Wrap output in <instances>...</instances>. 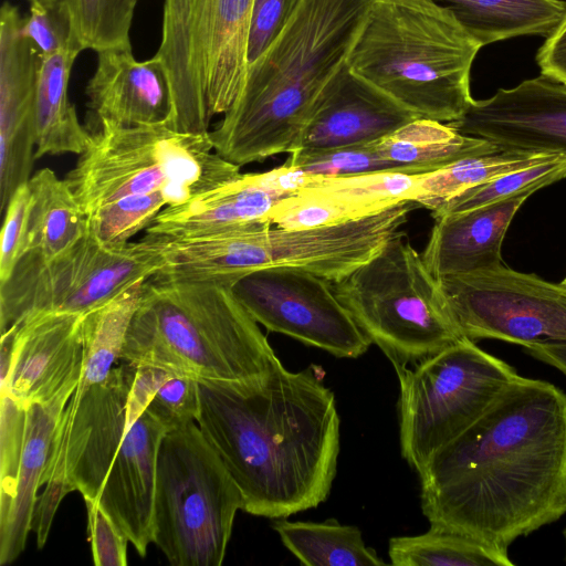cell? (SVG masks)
<instances>
[{
  "mask_svg": "<svg viewBox=\"0 0 566 566\" xmlns=\"http://www.w3.org/2000/svg\"><path fill=\"white\" fill-rule=\"evenodd\" d=\"M374 0H302L253 63L209 137L214 151L242 167L296 150L315 99L347 61Z\"/></svg>",
  "mask_w": 566,
  "mask_h": 566,
  "instance_id": "3",
  "label": "cell"
},
{
  "mask_svg": "<svg viewBox=\"0 0 566 566\" xmlns=\"http://www.w3.org/2000/svg\"><path fill=\"white\" fill-rule=\"evenodd\" d=\"M380 156L409 175L424 174L460 159L499 151L483 138L461 134L447 123L416 118L375 142Z\"/></svg>",
  "mask_w": 566,
  "mask_h": 566,
  "instance_id": "27",
  "label": "cell"
},
{
  "mask_svg": "<svg viewBox=\"0 0 566 566\" xmlns=\"http://www.w3.org/2000/svg\"><path fill=\"white\" fill-rule=\"evenodd\" d=\"M533 192L436 218L422 260L436 277L470 274L503 263L501 248L506 231Z\"/></svg>",
  "mask_w": 566,
  "mask_h": 566,
  "instance_id": "22",
  "label": "cell"
},
{
  "mask_svg": "<svg viewBox=\"0 0 566 566\" xmlns=\"http://www.w3.org/2000/svg\"><path fill=\"white\" fill-rule=\"evenodd\" d=\"M242 495L197 422L165 433L153 543L174 566H220Z\"/></svg>",
  "mask_w": 566,
  "mask_h": 566,
  "instance_id": "9",
  "label": "cell"
},
{
  "mask_svg": "<svg viewBox=\"0 0 566 566\" xmlns=\"http://www.w3.org/2000/svg\"><path fill=\"white\" fill-rule=\"evenodd\" d=\"M481 45L522 35H549L566 14L563 0H436Z\"/></svg>",
  "mask_w": 566,
  "mask_h": 566,
  "instance_id": "28",
  "label": "cell"
},
{
  "mask_svg": "<svg viewBox=\"0 0 566 566\" xmlns=\"http://www.w3.org/2000/svg\"><path fill=\"white\" fill-rule=\"evenodd\" d=\"M272 528L283 545L305 566H382L386 563L368 547L361 531L335 518L323 522L276 518Z\"/></svg>",
  "mask_w": 566,
  "mask_h": 566,
  "instance_id": "29",
  "label": "cell"
},
{
  "mask_svg": "<svg viewBox=\"0 0 566 566\" xmlns=\"http://www.w3.org/2000/svg\"><path fill=\"white\" fill-rule=\"evenodd\" d=\"M83 499L87 512V524L94 564L96 566L127 565L128 538L102 510L96 499Z\"/></svg>",
  "mask_w": 566,
  "mask_h": 566,
  "instance_id": "41",
  "label": "cell"
},
{
  "mask_svg": "<svg viewBox=\"0 0 566 566\" xmlns=\"http://www.w3.org/2000/svg\"><path fill=\"white\" fill-rule=\"evenodd\" d=\"M541 75L566 86V14L537 50Z\"/></svg>",
  "mask_w": 566,
  "mask_h": 566,
  "instance_id": "43",
  "label": "cell"
},
{
  "mask_svg": "<svg viewBox=\"0 0 566 566\" xmlns=\"http://www.w3.org/2000/svg\"><path fill=\"white\" fill-rule=\"evenodd\" d=\"M83 314L40 312L1 333L0 388L28 410L77 384L84 348Z\"/></svg>",
  "mask_w": 566,
  "mask_h": 566,
  "instance_id": "15",
  "label": "cell"
},
{
  "mask_svg": "<svg viewBox=\"0 0 566 566\" xmlns=\"http://www.w3.org/2000/svg\"><path fill=\"white\" fill-rule=\"evenodd\" d=\"M12 3L0 9V208L31 178L35 160V91L43 55L25 38Z\"/></svg>",
  "mask_w": 566,
  "mask_h": 566,
  "instance_id": "17",
  "label": "cell"
},
{
  "mask_svg": "<svg viewBox=\"0 0 566 566\" xmlns=\"http://www.w3.org/2000/svg\"><path fill=\"white\" fill-rule=\"evenodd\" d=\"M332 286L392 366L415 365L464 338L438 280L402 230Z\"/></svg>",
  "mask_w": 566,
  "mask_h": 566,
  "instance_id": "7",
  "label": "cell"
},
{
  "mask_svg": "<svg viewBox=\"0 0 566 566\" xmlns=\"http://www.w3.org/2000/svg\"><path fill=\"white\" fill-rule=\"evenodd\" d=\"M419 176L375 172L317 177L310 186L277 202L269 222L289 229H308L370 217L401 202L412 201Z\"/></svg>",
  "mask_w": 566,
  "mask_h": 566,
  "instance_id": "19",
  "label": "cell"
},
{
  "mask_svg": "<svg viewBox=\"0 0 566 566\" xmlns=\"http://www.w3.org/2000/svg\"><path fill=\"white\" fill-rule=\"evenodd\" d=\"M136 367L84 356L78 384L60 415L38 496L32 531L48 539L55 512L73 491L96 499L127 432V401Z\"/></svg>",
  "mask_w": 566,
  "mask_h": 566,
  "instance_id": "10",
  "label": "cell"
},
{
  "mask_svg": "<svg viewBox=\"0 0 566 566\" xmlns=\"http://www.w3.org/2000/svg\"><path fill=\"white\" fill-rule=\"evenodd\" d=\"M64 178L86 217L119 199L164 192L171 206L223 185L241 172L213 149L208 133H182L166 123L98 124Z\"/></svg>",
  "mask_w": 566,
  "mask_h": 566,
  "instance_id": "6",
  "label": "cell"
},
{
  "mask_svg": "<svg viewBox=\"0 0 566 566\" xmlns=\"http://www.w3.org/2000/svg\"><path fill=\"white\" fill-rule=\"evenodd\" d=\"M289 155L285 164L318 177L402 172L380 156L375 143L322 150H296Z\"/></svg>",
  "mask_w": 566,
  "mask_h": 566,
  "instance_id": "35",
  "label": "cell"
},
{
  "mask_svg": "<svg viewBox=\"0 0 566 566\" xmlns=\"http://www.w3.org/2000/svg\"><path fill=\"white\" fill-rule=\"evenodd\" d=\"M231 287L252 318L270 332L338 358H357L371 345L335 294L332 282L312 272L261 269L238 279Z\"/></svg>",
  "mask_w": 566,
  "mask_h": 566,
  "instance_id": "14",
  "label": "cell"
},
{
  "mask_svg": "<svg viewBox=\"0 0 566 566\" xmlns=\"http://www.w3.org/2000/svg\"><path fill=\"white\" fill-rule=\"evenodd\" d=\"M31 203L29 184L19 186L3 211L4 219L0 240V283L13 273L24 254L28 232V218Z\"/></svg>",
  "mask_w": 566,
  "mask_h": 566,
  "instance_id": "40",
  "label": "cell"
},
{
  "mask_svg": "<svg viewBox=\"0 0 566 566\" xmlns=\"http://www.w3.org/2000/svg\"><path fill=\"white\" fill-rule=\"evenodd\" d=\"M87 83V107L94 120L120 126L168 123L171 91L166 70L155 55L137 61L132 49L98 51Z\"/></svg>",
  "mask_w": 566,
  "mask_h": 566,
  "instance_id": "21",
  "label": "cell"
},
{
  "mask_svg": "<svg viewBox=\"0 0 566 566\" xmlns=\"http://www.w3.org/2000/svg\"><path fill=\"white\" fill-rule=\"evenodd\" d=\"M464 337L566 343V285L501 264L437 279Z\"/></svg>",
  "mask_w": 566,
  "mask_h": 566,
  "instance_id": "13",
  "label": "cell"
},
{
  "mask_svg": "<svg viewBox=\"0 0 566 566\" xmlns=\"http://www.w3.org/2000/svg\"><path fill=\"white\" fill-rule=\"evenodd\" d=\"M146 411L168 431L196 422L200 411L198 381L188 376L171 375Z\"/></svg>",
  "mask_w": 566,
  "mask_h": 566,
  "instance_id": "38",
  "label": "cell"
},
{
  "mask_svg": "<svg viewBox=\"0 0 566 566\" xmlns=\"http://www.w3.org/2000/svg\"><path fill=\"white\" fill-rule=\"evenodd\" d=\"M524 353L566 375V343L544 342L524 346Z\"/></svg>",
  "mask_w": 566,
  "mask_h": 566,
  "instance_id": "44",
  "label": "cell"
},
{
  "mask_svg": "<svg viewBox=\"0 0 566 566\" xmlns=\"http://www.w3.org/2000/svg\"><path fill=\"white\" fill-rule=\"evenodd\" d=\"M565 177L566 157L556 155L546 161L506 172L470 188L431 213L436 219L444 214L468 211L523 192H535Z\"/></svg>",
  "mask_w": 566,
  "mask_h": 566,
  "instance_id": "33",
  "label": "cell"
},
{
  "mask_svg": "<svg viewBox=\"0 0 566 566\" xmlns=\"http://www.w3.org/2000/svg\"><path fill=\"white\" fill-rule=\"evenodd\" d=\"M231 285L145 281L120 360L197 381L240 382L265 374L277 356Z\"/></svg>",
  "mask_w": 566,
  "mask_h": 566,
  "instance_id": "4",
  "label": "cell"
},
{
  "mask_svg": "<svg viewBox=\"0 0 566 566\" xmlns=\"http://www.w3.org/2000/svg\"><path fill=\"white\" fill-rule=\"evenodd\" d=\"M174 374L153 366L136 367L127 401V431L143 415L160 386Z\"/></svg>",
  "mask_w": 566,
  "mask_h": 566,
  "instance_id": "42",
  "label": "cell"
},
{
  "mask_svg": "<svg viewBox=\"0 0 566 566\" xmlns=\"http://www.w3.org/2000/svg\"><path fill=\"white\" fill-rule=\"evenodd\" d=\"M564 539H565V559H566V527L564 530Z\"/></svg>",
  "mask_w": 566,
  "mask_h": 566,
  "instance_id": "45",
  "label": "cell"
},
{
  "mask_svg": "<svg viewBox=\"0 0 566 566\" xmlns=\"http://www.w3.org/2000/svg\"><path fill=\"white\" fill-rule=\"evenodd\" d=\"M163 265L156 233L137 242L107 244L88 229L70 249L46 261L20 259L0 283L1 333L31 314H85Z\"/></svg>",
  "mask_w": 566,
  "mask_h": 566,
  "instance_id": "12",
  "label": "cell"
},
{
  "mask_svg": "<svg viewBox=\"0 0 566 566\" xmlns=\"http://www.w3.org/2000/svg\"><path fill=\"white\" fill-rule=\"evenodd\" d=\"M388 556L395 566L514 565L507 551L434 526L422 534L391 537Z\"/></svg>",
  "mask_w": 566,
  "mask_h": 566,
  "instance_id": "31",
  "label": "cell"
},
{
  "mask_svg": "<svg viewBox=\"0 0 566 566\" xmlns=\"http://www.w3.org/2000/svg\"><path fill=\"white\" fill-rule=\"evenodd\" d=\"M170 205L164 192L128 197L111 202L87 217L90 231L107 244H124L147 229Z\"/></svg>",
  "mask_w": 566,
  "mask_h": 566,
  "instance_id": "34",
  "label": "cell"
},
{
  "mask_svg": "<svg viewBox=\"0 0 566 566\" xmlns=\"http://www.w3.org/2000/svg\"><path fill=\"white\" fill-rule=\"evenodd\" d=\"M302 0H253L248 42V65L259 59L284 31Z\"/></svg>",
  "mask_w": 566,
  "mask_h": 566,
  "instance_id": "39",
  "label": "cell"
},
{
  "mask_svg": "<svg viewBox=\"0 0 566 566\" xmlns=\"http://www.w3.org/2000/svg\"><path fill=\"white\" fill-rule=\"evenodd\" d=\"M77 384L64 388L51 400L34 403L28 409L14 495L8 506L0 511L1 566L14 562L25 548L56 423Z\"/></svg>",
  "mask_w": 566,
  "mask_h": 566,
  "instance_id": "24",
  "label": "cell"
},
{
  "mask_svg": "<svg viewBox=\"0 0 566 566\" xmlns=\"http://www.w3.org/2000/svg\"><path fill=\"white\" fill-rule=\"evenodd\" d=\"M197 424L242 495V511L289 517L328 497L340 420L317 365L291 371L276 357L262 376L198 381Z\"/></svg>",
  "mask_w": 566,
  "mask_h": 566,
  "instance_id": "2",
  "label": "cell"
},
{
  "mask_svg": "<svg viewBox=\"0 0 566 566\" xmlns=\"http://www.w3.org/2000/svg\"><path fill=\"white\" fill-rule=\"evenodd\" d=\"M67 11L83 50L132 49L137 0H56Z\"/></svg>",
  "mask_w": 566,
  "mask_h": 566,
  "instance_id": "32",
  "label": "cell"
},
{
  "mask_svg": "<svg viewBox=\"0 0 566 566\" xmlns=\"http://www.w3.org/2000/svg\"><path fill=\"white\" fill-rule=\"evenodd\" d=\"M416 118L345 62L315 99L296 150L375 143Z\"/></svg>",
  "mask_w": 566,
  "mask_h": 566,
  "instance_id": "18",
  "label": "cell"
},
{
  "mask_svg": "<svg viewBox=\"0 0 566 566\" xmlns=\"http://www.w3.org/2000/svg\"><path fill=\"white\" fill-rule=\"evenodd\" d=\"M81 52L80 48H69L43 56L35 91V159L81 155L92 140L67 97L72 66Z\"/></svg>",
  "mask_w": 566,
  "mask_h": 566,
  "instance_id": "25",
  "label": "cell"
},
{
  "mask_svg": "<svg viewBox=\"0 0 566 566\" xmlns=\"http://www.w3.org/2000/svg\"><path fill=\"white\" fill-rule=\"evenodd\" d=\"M285 197L263 172L240 174L182 205L164 208L146 232L187 235L271 224V211Z\"/></svg>",
  "mask_w": 566,
  "mask_h": 566,
  "instance_id": "23",
  "label": "cell"
},
{
  "mask_svg": "<svg viewBox=\"0 0 566 566\" xmlns=\"http://www.w3.org/2000/svg\"><path fill=\"white\" fill-rule=\"evenodd\" d=\"M447 124L500 150L566 157V86L542 75L528 78L486 99H473L459 119Z\"/></svg>",
  "mask_w": 566,
  "mask_h": 566,
  "instance_id": "16",
  "label": "cell"
},
{
  "mask_svg": "<svg viewBox=\"0 0 566 566\" xmlns=\"http://www.w3.org/2000/svg\"><path fill=\"white\" fill-rule=\"evenodd\" d=\"M556 155L499 150L467 157L433 171L420 174L412 201L431 212L463 191L506 172L546 161Z\"/></svg>",
  "mask_w": 566,
  "mask_h": 566,
  "instance_id": "30",
  "label": "cell"
},
{
  "mask_svg": "<svg viewBox=\"0 0 566 566\" xmlns=\"http://www.w3.org/2000/svg\"><path fill=\"white\" fill-rule=\"evenodd\" d=\"M23 34L43 56L69 48H80L67 11L60 3H31L30 14L24 18Z\"/></svg>",
  "mask_w": 566,
  "mask_h": 566,
  "instance_id": "37",
  "label": "cell"
},
{
  "mask_svg": "<svg viewBox=\"0 0 566 566\" xmlns=\"http://www.w3.org/2000/svg\"><path fill=\"white\" fill-rule=\"evenodd\" d=\"M253 0H165L161 41L155 54L171 91L167 125L208 133L224 114L247 74V42Z\"/></svg>",
  "mask_w": 566,
  "mask_h": 566,
  "instance_id": "8",
  "label": "cell"
},
{
  "mask_svg": "<svg viewBox=\"0 0 566 566\" xmlns=\"http://www.w3.org/2000/svg\"><path fill=\"white\" fill-rule=\"evenodd\" d=\"M31 203L23 256L46 262L70 249L87 230V217L65 179L50 168L28 181Z\"/></svg>",
  "mask_w": 566,
  "mask_h": 566,
  "instance_id": "26",
  "label": "cell"
},
{
  "mask_svg": "<svg viewBox=\"0 0 566 566\" xmlns=\"http://www.w3.org/2000/svg\"><path fill=\"white\" fill-rule=\"evenodd\" d=\"M0 511L14 495L22 454L28 410L22 409L7 388H0Z\"/></svg>",
  "mask_w": 566,
  "mask_h": 566,
  "instance_id": "36",
  "label": "cell"
},
{
  "mask_svg": "<svg viewBox=\"0 0 566 566\" xmlns=\"http://www.w3.org/2000/svg\"><path fill=\"white\" fill-rule=\"evenodd\" d=\"M167 431L145 410L126 432L96 497L142 557L153 543L158 452Z\"/></svg>",
  "mask_w": 566,
  "mask_h": 566,
  "instance_id": "20",
  "label": "cell"
},
{
  "mask_svg": "<svg viewBox=\"0 0 566 566\" xmlns=\"http://www.w3.org/2000/svg\"><path fill=\"white\" fill-rule=\"evenodd\" d=\"M481 48L436 0H374L346 62L417 117L450 123L473 102Z\"/></svg>",
  "mask_w": 566,
  "mask_h": 566,
  "instance_id": "5",
  "label": "cell"
},
{
  "mask_svg": "<svg viewBox=\"0 0 566 566\" xmlns=\"http://www.w3.org/2000/svg\"><path fill=\"white\" fill-rule=\"evenodd\" d=\"M394 368L399 381L401 455L417 472L518 376L513 366L467 337L412 368Z\"/></svg>",
  "mask_w": 566,
  "mask_h": 566,
  "instance_id": "11",
  "label": "cell"
},
{
  "mask_svg": "<svg viewBox=\"0 0 566 566\" xmlns=\"http://www.w3.org/2000/svg\"><path fill=\"white\" fill-rule=\"evenodd\" d=\"M560 283L566 285V276L563 279V281Z\"/></svg>",
  "mask_w": 566,
  "mask_h": 566,
  "instance_id": "46",
  "label": "cell"
},
{
  "mask_svg": "<svg viewBox=\"0 0 566 566\" xmlns=\"http://www.w3.org/2000/svg\"><path fill=\"white\" fill-rule=\"evenodd\" d=\"M417 473L430 526L507 551L566 514V392L517 376Z\"/></svg>",
  "mask_w": 566,
  "mask_h": 566,
  "instance_id": "1",
  "label": "cell"
}]
</instances>
